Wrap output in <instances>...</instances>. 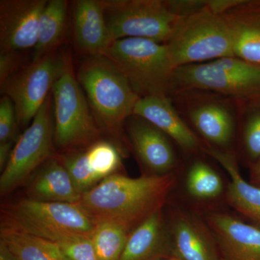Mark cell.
<instances>
[{
	"instance_id": "6da1fadb",
	"label": "cell",
	"mask_w": 260,
	"mask_h": 260,
	"mask_svg": "<svg viewBox=\"0 0 260 260\" xmlns=\"http://www.w3.org/2000/svg\"><path fill=\"white\" fill-rule=\"evenodd\" d=\"M177 178L145 174L138 178L114 174L81 195L77 205L94 223L112 222L133 232L162 210Z\"/></svg>"
},
{
	"instance_id": "7a4b0ae2",
	"label": "cell",
	"mask_w": 260,
	"mask_h": 260,
	"mask_svg": "<svg viewBox=\"0 0 260 260\" xmlns=\"http://www.w3.org/2000/svg\"><path fill=\"white\" fill-rule=\"evenodd\" d=\"M76 76L103 134L124 153L129 145L124 126L141 98L121 70L102 54L85 56Z\"/></svg>"
},
{
	"instance_id": "3957f363",
	"label": "cell",
	"mask_w": 260,
	"mask_h": 260,
	"mask_svg": "<svg viewBox=\"0 0 260 260\" xmlns=\"http://www.w3.org/2000/svg\"><path fill=\"white\" fill-rule=\"evenodd\" d=\"M95 224L80 207L23 198L2 205L1 229L58 243L73 237H91Z\"/></svg>"
},
{
	"instance_id": "277c9868",
	"label": "cell",
	"mask_w": 260,
	"mask_h": 260,
	"mask_svg": "<svg viewBox=\"0 0 260 260\" xmlns=\"http://www.w3.org/2000/svg\"><path fill=\"white\" fill-rule=\"evenodd\" d=\"M140 98H170L174 68L167 44L141 38L114 41L103 52Z\"/></svg>"
},
{
	"instance_id": "5b68a950",
	"label": "cell",
	"mask_w": 260,
	"mask_h": 260,
	"mask_svg": "<svg viewBox=\"0 0 260 260\" xmlns=\"http://www.w3.org/2000/svg\"><path fill=\"white\" fill-rule=\"evenodd\" d=\"M54 111V144L60 153L86 148L102 139L103 133L80 86L69 53L64 69L51 90Z\"/></svg>"
},
{
	"instance_id": "8992f818",
	"label": "cell",
	"mask_w": 260,
	"mask_h": 260,
	"mask_svg": "<svg viewBox=\"0 0 260 260\" xmlns=\"http://www.w3.org/2000/svg\"><path fill=\"white\" fill-rule=\"evenodd\" d=\"M174 68L234 56L232 32L223 14L208 7L181 17L166 43Z\"/></svg>"
},
{
	"instance_id": "52a82bcc",
	"label": "cell",
	"mask_w": 260,
	"mask_h": 260,
	"mask_svg": "<svg viewBox=\"0 0 260 260\" xmlns=\"http://www.w3.org/2000/svg\"><path fill=\"white\" fill-rule=\"evenodd\" d=\"M208 90L237 100L260 96V65L228 56L174 70L172 92Z\"/></svg>"
},
{
	"instance_id": "ba28073f",
	"label": "cell",
	"mask_w": 260,
	"mask_h": 260,
	"mask_svg": "<svg viewBox=\"0 0 260 260\" xmlns=\"http://www.w3.org/2000/svg\"><path fill=\"white\" fill-rule=\"evenodd\" d=\"M170 99L183 119L205 140L204 147L232 152L229 148L237 133V99L201 90L179 92Z\"/></svg>"
},
{
	"instance_id": "9c48e42d",
	"label": "cell",
	"mask_w": 260,
	"mask_h": 260,
	"mask_svg": "<svg viewBox=\"0 0 260 260\" xmlns=\"http://www.w3.org/2000/svg\"><path fill=\"white\" fill-rule=\"evenodd\" d=\"M52 94L19 136L0 177V194L5 196L32 177L48 159L56 155Z\"/></svg>"
},
{
	"instance_id": "30bf717a",
	"label": "cell",
	"mask_w": 260,
	"mask_h": 260,
	"mask_svg": "<svg viewBox=\"0 0 260 260\" xmlns=\"http://www.w3.org/2000/svg\"><path fill=\"white\" fill-rule=\"evenodd\" d=\"M104 5L112 42L141 38L166 44L181 18L171 11L166 0H104Z\"/></svg>"
},
{
	"instance_id": "8fae6325",
	"label": "cell",
	"mask_w": 260,
	"mask_h": 260,
	"mask_svg": "<svg viewBox=\"0 0 260 260\" xmlns=\"http://www.w3.org/2000/svg\"><path fill=\"white\" fill-rule=\"evenodd\" d=\"M65 53L57 51L22 67L0 84L3 95L11 99L19 126H28L51 93L64 69Z\"/></svg>"
},
{
	"instance_id": "7c38bea8",
	"label": "cell",
	"mask_w": 260,
	"mask_h": 260,
	"mask_svg": "<svg viewBox=\"0 0 260 260\" xmlns=\"http://www.w3.org/2000/svg\"><path fill=\"white\" fill-rule=\"evenodd\" d=\"M48 0L0 1V51L22 57L34 50Z\"/></svg>"
},
{
	"instance_id": "4fadbf2b",
	"label": "cell",
	"mask_w": 260,
	"mask_h": 260,
	"mask_svg": "<svg viewBox=\"0 0 260 260\" xmlns=\"http://www.w3.org/2000/svg\"><path fill=\"white\" fill-rule=\"evenodd\" d=\"M123 151L112 140L100 139L86 148L60 153L61 161L80 195L120 169Z\"/></svg>"
},
{
	"instance_id": "5bb4252c",
	"label": "cell",
	"mask_w": 260,
	"mask_h": 260,
	"mask_svg": "<svg viewBox=\"0 0 260 260\" xmlns=\"http://www.w3.org/2000/svg\"><path fill=\"white\" fill-rule=\"evenodd\" d=\"M128 144L150 174L172 173L177 159L170 138L143 118L130 116L125 124Z\"/></svg>"
},
{
	"instance_id": "9a60e30c",
	"label": "cell",
	"mask_w": 260,
	"mask_h": 260,
	"mask_svg": "<svg viewBox=\"0 0 260 260\" xmlns=\"http://www.w3.org/2000/svg\"><path fill=\"white\" fill-rule=\"evenodd\" d=\"M207 225L220 260H260V229L224 213L212 212Z\"/></svg>"
},
{
	"instance_id": "2e32d148",
	"label": "cell",
	"mask_w": 260,
	"mask_h": 260,
	"mask_svg": "<svg viewBox=\"0 0 260 260\" xmlns=\"http://www.w3.org/2000/svg\"><path fill=\"white\" fill-rule=\"evenodd\" d=\"M133 115L153 124L184 151L194 153L203 149L200 138L181 117L169 97L141 98Z\"/></svg>"
},
{
	"instance_id": "e0dca14e",
	"label": "cell",
	"mask_w": 260,
	"mask_h": 260,
	"mask_svg": "<svg viewBox=\"0 0 260 260\" xmlns=\"http://www.w3.org/2000/svg\"><path fill=\"white\" fill-rule=\"evenodd\" d=\"M72 5L77 50L85 56L102 54L113 42L104 15V0H75Z\"/></svg>"
},
{
	"instance_id": "ac0fdd59",
	"label": "cell",
	"mask_w": 260,
	"mask_h": 260,
	"mask_svg": "<svg viewBox=\"0 0 260 260\" xmlns=\"http://www.w3.org/2000/svg\"><path fill=\"white\" fill-rule=\"evenodd\" d=\"M173 255L179 260H220L209 228L189 214L178 211L170 229Z\"/></svg>"
},
{
	"instance_id": "d6986e66",
	"label": "cell",
	"mask_w": 260,
	"mask_h": 260,
	"mask_svg": "<svg viewBox=\"0 0 260 260\" xmlns=\"http://www.w3.org/2000/svg\"><path fill=\"white\" fill-rule=\"evenodd\" d=\"M34 177L27 186L25 198L70 204H77L81 198L58 153L44 162Z\"/></svg>"
},
{
	"instance_id": "ffe728a7",
	"label": "cell",
	"mask_w": 260,
	"mask_h": 260,
	"mask_svg": "<svg viewBox=\"0 0 260 260\" xmlns=\"http://www.w3.org/2000/svg\"><path fill=\"white\" fill-rule=\"evenodd\" d=\"M172 256V236L160 210L131 232L119 260H161Z\"/></svg>"
},
{
	"instance_id": "44dd1931",
	"label": "cell",
	"mask_w": 260,
	"mask_h": 260,
	"mask_svg": "<svg viewBox=\"0 0 260 260\" xmlns=\"http://www.w3.org/2000/svg\"><path fill=\"white\" fill-rule=\"evenodd\" d=\"M203 150L216 160L230 177L226 193L229 204L260 229V188L248 182L241 175L233 152L208 147H204Z\"/></svg>"
},
{
	"instance_id": "7402d4cb",
	"label": "cell",
	"mask_w": 260,
	"mask_h": 260,
	"mask_svg": "<svg viewBox=\"0 0 260 260\" xmlns=\"http://www.w3.org/2000/svg\"><path fill=\"white\" fill-rule=\"evenodd\" d=\"M223 13L232 32L234 56L260 65V22L239 6Z\"/></svg>"
},
{
	"instance_id": "603a6c76",
	"label": "cell",
	"mask_w": 260,
	"mask_h": 260,
	"mask_svg": "<svg viewBox=\"0 0 260 260\" xmlns=\"http://www.w3.org/2000/svg\"><path fill=\"white\" fill-rule=\"evenodd\" d=\"M69 3L66 0H48L43 12L37 45L31 61L56 52L64 39Z\"/></svg>"
},
{
	"instance_id": "cb8c5ba5",
	"label": "cell",
	"mask_w": 260,
	"mask_h": 260,
	"mask_svg": "<svg viewBox=\"0 0 260 260\" xmlns=\"http://www.w3.org/2000/svg\"><path fill=\"white\" fill-rule=\"evenodd\" d=\"M0 234V241L18 260H70L56 243L8 229Z\"/></svg>"
},
{
	"instance_id": "d4e9b609",
	"label": "cell",
	"mask_w": 260,
	"mask_h": 260,
	"mask_svg": "<svg viewBox=\"0 0 260 260\" xmlns=\"http://www.w3.org/2000/svg\"><path fill=\"white\" fill-rule=\"evenodd\" d=\"M237 102V131L246 157L254 164L260 159V96Z\"/></svg>"
},
{
	"instance_id": "484cf974",
	"label": "cell",
	"mask_w": 260,
	"mask_h": 260,
	"mask_svg": "<svg viewBox=\"0 0 260 260\" xmlns=\"http://www.w3.org/2000/svg\"><path fill=\"white\" fill-rule=\"evenodd\" d=\"M131 232L112 222L97 223L90 239L99 260H119Z\"/></svg>"
},
{
	"instance_id": "4316f807",
	"label": "cell",
	"mask_w": 260,
	"mask_h": 260,
	"mask_svg": "<svg viewBox=\"0 0 260 260\" xmlns=\"http://www.w3.org/2000/svg\"><path fill=\"white\" fill-rule=\"evenodd\" d=\"M186 189L191 196L198 199H213L223 191V181L208 164L195 162L188 172Z\"/></svg>"
},
{
	"instance_id": "83f0119b",
	"label": "cell",
	"mask_w": 260,
	"mask_h": 260,
	"mask_svg": "<svg viewBox=\"0 0 260 260\" xmlns=\"http://www.w3.org/2000/svg\"><path fill=\"white\" fill-rule=\"evenodd\" d=\"M18 118L11 99L3 95L0 99V143L15 142L18 136Z\"/></svg>"
},
{
	"instance_id": "f1b7e54d",
	"label": "cell",
	"mask_w": 260,
	"mask_h": 260,
	"mask_svg": "<svg viewBox=\"0 0 260 260\" xmlns=\"http://www.w3.org/2000/svg\"><path fill=\"white\" fill-rule=\"evenodd\" d=\"M56 244L70 260H99L90 237H73Z\"/></svg>"
},
{
	"instance_id": "f546056e",
	"label": "cell",
	"mask_w": 260,
	"mask_h": 260,
	"mask_svg": "<svg viewBox=\"0 0 260 260\" xmlns=\"http://www.w3.org/2000/svg\"><path fill=\"white\" fill-rule=\"evenodd\" d=\"M239 7L260 22V0H242Z\"/></svg>"
},
{
	"instance_id": "4dcf8cb0",
	"label": "cell",
	"mask_w": 260,
	"mask_h": 260,
	"mask_svg": "<svg viewBox=\"0 0 260 260\" xmlns=\"http://www.w3.org/2000/svg\"><path fill=\"white\" fill-rule=\"evenodd\" d=\"M15 144V142H6L0 143V171L4 170L8 160H9L12 150Z\"/></svg>"
},
{
	"instance_id": "1f68e13d",
	"label": "cell",
	"mask_w": 260,
	"mask_h": 260,
	"mask_svg": "<svg viewBox=\"0 0 260 260\" xmlns=\"http://www.w3.org/2000/svg\"><path fill=\"white\" fill-rule=\"evenodd\" d=\"M250 183L260 188V159L253 164L250 174Z\"/></svg>"
},
{
	"instance_id": "d6a6232c",
	"label": "cell",
	"mask_w": 260,
	"mask_h": 260,
	"mask_svg": "<svg viewBox=\"0 0 260 260\" xmlns=\"http://www.w3.org/2000/svg\"><path fill=\"white\" fill-rule=\"evenodd\" d=\"M0 260H18L2 241H0Z\"/></svg>"
},
{
	"instance_id": "836d02e7",
	"label": "cell",
	"mask_w": 260,
	"mask_h": 260,
	"mask_svg": "<svg viewBox=\"0 0 260 260\" xmlns=\"http://www.w3.org/2000/svg\"><path fill=\"white\" fill-rule=\"evenodd\" d=\"M161 260H179L177 258L174 257V256H172V257L167 258V259H164Z\"/></svg>"
}]
</instances>
